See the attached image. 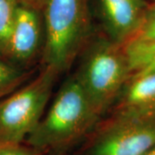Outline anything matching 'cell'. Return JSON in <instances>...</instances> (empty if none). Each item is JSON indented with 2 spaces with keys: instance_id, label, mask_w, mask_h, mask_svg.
<instances>
[{
  "instance_id": "ba28073f",
  "label": "cell",
  "mask_w": 155,
  "mask_h": 155,
  "mask_svg": "<svg viewBox=\"0 0 155 155\" xmlns=\"http://www.w3.org/2000/svg\"><path fill=\"white\" fill-rule=\"evenodd\" d=\"M116 100V114L155 117V71L130 78Z\"/></svg>"
},
{
  "instance_id": "4fadbf2b",
  "label": "cell",
  "mask_w": 155,
  "mask_h": 155,
  "mask_svg": "<svg viewBox=\"0 0 155 155\" xmlns=\"http://www.w3.org/2000/svg\"><path fill=\"white\" fill-rule=\"evenodd\" d=\"M40 150L35 149L28 144L0 142V155H43Z\"/></svg>"
},
{
  "instance_id": "7c38bea8",
  "label": "cell",
  "mask_w": 155,
  "mask_h": 155,
  "mask_svg": "<svg viewBox=\"0 0 155 155\" xmlns=\"http://www.w3.org/2000/svg\"><path fill=\"white\" fill-rule=\"evenodd\" d=\"M131 40L155 41V8L147 10L143 22Z\"/></svg>"
},
{
  "instance_id": "277c9868",
  "label": "cell",
  "mask_w": 155,
  "mask_h": 155,
  "mask_svg": "<svg viewBox=\"0 0 155 155\" xmlns=\"http://www.w3.org/2000/svg\"><path fill=\"white\" fill-rule=\"evenodd\" d=\"M57 76L42 67L34 79L0 99V142L25 141L44 115Z\"/></svg>"
},
{
  "instance_id": "8fae6325",
  "label": "cell",
  "mask_w": 155,
  "mask_h": 155,
  "mask_svg": "<svg viewBox=\"0 0 155 155\" xmlns=\"http://www.w3.org/2000/svg\"><path fill=\"white\" fill-rule=\"evenodd\" d=\"M21 4L20 0H0V55L4 58Z\"/></svg>"
},
{
  "instance_id": "8992f818",
  "label": "cell",
  "mask_w": 155,
  "mask_h": 155,
  "mask_svg": "<svg viewBox=\"0 0 155 155\" xmlns=\"http://www.w3.org/2000/svg\"><path fill=\"white\" fill-rule=\"evenodd\" d=\"M37 11L28 5H20L7 45L5 59L25 70L44 43V28Z\"/></svg>"
},
{
  "instance_id": "52a82bcc",
  "label": "cell",
  "mask_w": 155,
  "mask_h": 155,
  "mask_svg": "<svg viewBox=\"0 0 155 155\" xmlns=\"http://www.w3.org/2000/svg\"><path fill=\"white\" fill-rule=\"evenodd\" d=\"M108 37L123 46L141 25L147 9L143 0H98Z\"/></svg>"
},
{
  "instance_id": "5bb4252c",
  "label": "cell",
  "mask_w": 155,
  "mask_h": 155,
  "mask_svg": "<svg viewBox=\"0 0 155 155\" xmlns=\"http://www.w3.org/2000/svg\"><path fill=\"white\" fill-rule=\"evenodd\" d=\"M22 4H25V5H28L35 8V9H41V8H43L45 3H46V0H20Z\"/></svg>"
},
{
  "instance_id": "6da1fadb",
  "label": "cell",
  "mask_w": 155,
  "mask_h": 155,
  "mask_svg": "<svg viewBox=\"0 0 155 155\" xmlns=\"http://www.w3.org/2000/svg\"><path fill=\"white\" fill-rule=\"evenodd\" d=\"M99 117L72 75L62 84L25 142L42 153L64 147L87 133Z\"/></svg>"
},
{
  "instance_id": "7a4b0ae2",
  "label": "cell",
  "mask_w": 155,
  "mask_h": 155,
  "mask_svg": "<svg viewBox=\"0 0 155 155\" xmlns=\"http://www.w3.org/2000/svg\"><path fill=\"white\" fill-rule=\"evenodd\" d=\"M42 67L59 75L84 50L91 35L88 0H46Z\"/></svg>"
},
{
  "instance_id": "3957f363",
  "label": "cell",
  "mask_w": 155,
  "mask_h": 155,
  "mask_svg": "<svg viewBox=\"0 0 155 155\" xmlns=\"http://www.w3.org/2000/svg\"><path fill=\"white\" fill-rule=\"evenodd\" d=\"M83 60L74 74L96 113L101 116L116 103L131 71L123 46L109 37L86 46Z\"/></svg>"
},
{
  "instance_id": "5b68a950",
  "label": "cell",
  "mask_w": 155,
  "mask_h": 155,
  "mask_svg": "<svg viewBox=\"0 0 155 155\" xmlns=\"http://www.w3.org/2000/svg\"><path fill=\"white\" fill-rule=\"evenodd\" d=\"M155 146V117L116 114L86 155H144Z\"/></svg>"
},
{
  "instance_id": "9c48e42d",
  "label": "cell",
  "mask_w": 155,
  "mask_h": 155,
  "mask_svg": "<svg viewBox=\"0 0 155 155\" xmlns=\"http://www.w3.org/2000/svg\"><path fill=\"white\" fill-rule=\"evenodd\" d=\"M131 77L155 71V41L130 40L123 45Z\"/></svg>"
},
{
  "instance_id": "9a60e30c",
  "label": "cell",
  "mask_w": 155,
  "mask_h": 155,
  "mask_svg": "<svg viewBox=\"0 0 155 155\" xmlns=\"http://www.w3.org/2000/svg\"><path fill=\"white\" fill-rule=\"evenodd\" d=\"M144 155H155V146H153L151 149H149Z\"/></svg>"
},
{
  "instance_id": "30bf717a",
  "label": "cell",
  "mask_w": 155,
  "mask_h": 155,
  "mask_svg": "<svg viewBox=\"0 0 155 155\" xmlns=\"http://www.w3.org/2000/svg\"><path fill=\"white\" fill-rule=\"evenodd\" d=\"M28 75L27 70L14 66L0 55V99L19 88Z\"/></svg>"
}]
</instances>
